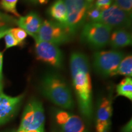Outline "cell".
<instances>
[{"mask_svg": "<svg viewBox=\"0 0 132 132\" xmlns=\"http://www.w3.org/2000/svg\"><path fill=\"white\" fill-rule=\"evenodd\" d=\"M113 3V0H96L94 6L100 11H104L110 7Z\"/></svg>", "mask_w": 132, "mask_h": 132, "instance_id": "cell-24", "label": "cell"}, {"mask_svg": "<svg viewBox=\"0 0 132 132\" xmlns=\"http://www.w3.org/2000/svg\"><path fill=\"white\" fill-rule=\"evenodd\" d=\"M61 127L64 132H87L81 119L71 114L67 122Z\"/></svg>", "mask_w": 132, "mask_h": 132, "instance_id": "cell-15", "label": "cell"}, {"mask_svg": "<svg viewBox=\"0 0 132 132\" xmlns=\"http://www.w3.org/2000/svg\"><path fill=\"white\" fill-rule=\"evenodd\" d=\"M118 95H120L132 100V80L131 77H126L116 87Z\"/></svg>", "mask_w": 132, "mask_h": 132, "instance_id": "cell-16", "label": "cell"}, {"mask_svg": "<svg viewBox=\"0 0 132 132\" xmlns=\"http://www.w3.org/2000/svg\"><path fill=\"white\" fill-rule=\"evenodd\" d=\"M124 53L117 50L95 52L93 56V67L95 72L103 77L116 75L117 70Z\"/></svg>", "mask_w": 132, "mask_h": 132, "instance_id": "cell-4", "label": "cell"}, {"mask_svg": "<svg viewBox=\"0 0 132 132\" xmlns=\"http://www.w3.org/2000/svg\"><path fill=\"white\" fill-rule=\"evenodd\" d=\"M71 35L64 26L54 21L42 22L35 40L45 41L56 45L66 44L70 40Z\"/></svg>", "mask_w": 132, "mask_h": 132, "instance_id": "cell-6", "label": "cell"}, {"mask_svg": "<svg viewBox=\"0 0 132 132\" xmlns=\"http://www.w3.org/2000/svg\"><path fill=\"white\" fill-rule=\"evenodd\" d=\"M113 114L111 95L102 97L98 100L97 107V132H109L111 127V118Z\"/></svg>", "mask_w": 132, "mask_h": 132, "instance_id": "cell-10", "label": "cell"}, {"mask_svg": "<svg viewBox=\"0 0 132 132\" xmlns=\"http://www.w3.org/2000/svg\"><path fill=\"white\" fill-rule=\"evenodd\" d=\"M4 37L5 40V44H6V49L10 48L15 47V46L19 45V42L16 41V39L14 37V36L12 35V34L10 31Z\"/></svg>", "mask_w": 132, "mask_h": 132, "instance_id": "cell-23", "label": "cell"}, {"mask_svg": "<svg viewBox=\"0 0 132 132\" xmlns=\"http://www.w3.org/2000/svg\"><path fill=\"white\" fill-rule=\"evenodd\" d=\"M70 114L67 113V112L61 111V110H58L56 113V120L57 123L59 125L62 126L64 125L70 116Z\"/></svg>", "mask_w": 132, "mask_h": 132, "instance_id": "cell-22", "label": "cell"}, {"mask_svg": "<svg viewBox=\"0 0 132 132\" xmlns=\"http://www.w3.org/2000/svg\"><path fill=\"white\" fill-rule=\"evenodd\" d=\"M2 89H3V85L2 82H1V79H0V94L2 92Z\"/></svg>", "mask_w": 132, "mask_h": 132, "instance_id": "cell-32", "label": "cell"}, {"mask_svg": "<svg viewBox=\"0 0 132 132\" xmlns=\"http://www.w3.org/2000/svg\"><path fill=\"white\" fill-rule=\"evenodd\" d=\"M26 132H44V127H42L36 130H28V131H26Z\"/></svg>", "mask_w": 132, "mask_h": 132, "instance_id": "cell-29", "label": "cell"}, {"mask_svg": "<svg viewBox=\"0 0 132 132\" xmlns=\"http://www.w3.org/2000/svg\"><path fill=\"white\" fill-rule=\"evenodd\" d=\"M0 21L3 23H15V19L11 16L0 12Z\"/></svg>", "mask_w": 132, "mask_h": 132, "instance_id": "cell-25", "label": "cell"}, {"mask_svg": "<svg viewBox=\"0 0 132 132\" xmlns=\"http://www.w3.org/2000/svg\"><path fill=\"white\" fill-rule=\"evenodd\" d=\"M45 114L42 103L37 99H31L24 108L19 129L24 131L36 130L44 127Z\"/></svg>", "mask_w": 132, "mask_h": 132, "instance_id": "cell-7", "label": "cell"}, {"mask_svg": "<svg viewBox=\"0 0 132 132\" xmlns=\"http://www.w3.org/2000/svg\"><path fill=\"white\" fill-rule=\"evenodd\" d=\"M86 1V2L88 3V4H92V3L94 2V0H85Z\"/></svg>", "mask_w": 132, "mask_h": 132, "instance_id": "cell-33", "label": "cell"}, {"mask_svg": "<svg viewBox=\"0 0 132 132\" xmlns=\"http://www.w3.org/2000/svg\"><path fill=\"white\" fill-rule=\"evenodd\" d=\"M123 75L127 77H131L132 76V56L128 55L123 57L120 61L117 70L116 75Z\"/></svg>", "mask_w": 132, "mask_h": 132, "instance_id": "cell-17", "label": "cell"}, {"mask_svg": "<svg viewBox=\"0 0 132 132\" xmlns=\"http://www.w3.org/2000/svg\"><path fill=\"white\" fill-rule=\"evenodd\" d=\"M48 12L56 22L61 24L67 29V12L63 0H56L50 6Z\"/></svg>", "mask_w": 132, "mask_h": 132, "instance_id": "cell-14", "label": "cell"}, {"mask_svg": "<svg viewBox=\"0 0 132 132\" xmlns=\"http://www.w3.org/2000/svg\"><path fill=\"white\" fill-rule=\"evenodd\" d=\"M10 32L12 34L15 39L19 42V45H22L24 42V40L27 37L28 34L25 31L20 28H11Z\"/></svg>", "mask_w": 132, "mask_h": 132, "instance_id": "cell-21", "label": "cell"}, {"mask_svg": "<svg viewBox=\"0 0 132 132\" xmlns=\"http://www.w3.org/2000/svg\"><path fill=\"white\" fill-rule=\"evenodd\" d=\"M70 67L79 109L85 119L89 120L92 118L93 106L89 59L82 53L73 52L70 55Z\"/></svg>", "mask_w": 132, "mask_h": 132, "instance_id": "cell-1", "label": "cell"}, {"mask_svg": "<svg viewBox=\"0 0 132 132\" xmlns=\"http://www.w3.org/2000/svg\"><path fill=\"white\" fill-rule=\"evenodd\" d=\"M113 3L131 17L132 0H113Z\"/></svg>", "mask_w": 132, "mask_h": 132, "instance_id": "cell-20", "label": "cell"}, {"mask_svg": "<svg viewBox=\"0 0 132 132\" xmlns=\"http://www.w3.org/2000/svg\"><path fill=\"white\" fill-rule=\"evenodd\" d=\"M122 132H131V120L123 127L122 129Z\"/></svg>", "mask_w": 132, "mask_h": 132, "instance_id": "cell-27", "label": "cell"}, {"mask_svg": "<svg viewBox=\"0 0 132 132\" xmlns=\"http://www.w3.org/2000/svg\"><path fill=\"white\" fill-rule=\"evenodd\" d=\"M102 11L91 4L86 13V21L87 22H98Z\"/></svg>", "mask_w": 132, "mask_h": 132, "instance_id": "cell-19", "label": "cell"}, {"mask_svg": "<svg viewBox=\"0 0 132 132\" xmlns=\"http://www.w3.org/2000/svg\"><path fill=\"white\" fill-rule=\"evenodd\" d=\"M27 1H29V2L32 3V4H37V3H38L37 0H27Z\"/></svg>", "mask_w": 132, "mask_h": 132, "instance_id": "cell-31", "label": "cell"}, {"mask_svg": "<svg viewBox=\"0 0 132 132\" xmlns=\"http://www.w3.org/2000/svg\"><path fill=\"white\" fill-rule=\"evenodd\" d=\"M112 29L98 22H87L82 26L80 39L94 49H100L108 44Z\"/></svg>", "mask_w": 132, "mask_h": 132, "instance_id": "cell-3", "label": "cell"}, {"mask_svg": "<svg viewBox=\"0 0 132 132\" xmlns=\"http://www.w3.org/2000/svg\"><path fill=\"white\" fill-rule=\"evenodd\" d=\"M38 3H40L41 4H47L48 3V0H37Z\"/></svg>", "mask_w": 132, "mask_h": 132, "instance_id": "cell-30", "label": "cell"}, {"mask_svg": "<svg viewBox=\"0 0 132 132\" xmlns=\"http://www.w3.org/2000/svg\"><path fill=\"white\" fill-rule=\"evenodd\" d=\"M24 95L11 97L1 92L0 94V125L11 120L17 111Z\"/></svg>", "mask_w": 132, "mask_h": 132, "instance_id": "cell-11", "label": "cell"}, {"mask_svg": "<svg viewBox=\"0 0 132 132\" xmlns=\"http://www.w3.org/2000/svg\"><path fill=\"white\" fill-rule=\"evenodd\" d=\"M98 22L112 29H127L131 27V17L113 4L107 9L102 11Z\"/></svg>", "mask_w": 132, "mask_h": 132, "instance_id": "cell-8", "label": "cell"}, {"mask_svg": "<svg viewBox=\"0 0 132 132\" xmlns=\"http://www.w3.org/2000/svg\"><path fill=\"white\" fill-rule=\"evenodd\" d=\"M131 33L127 29H118L111 32L108 43L113 48L116 49L131 45Z\"/></svg>", "mask_w": 132, "mask_h": 132, "instance_id": "cell-13", "label": "cell"}, {"mask_svg": "<svg viewBox=\"0 0 132 132\" xmlns=\"http://www.w3.org/2000/svg\"><path fill=\"white\" fill-rule=\"evenodd\" d=\"M16 132H26V131H24V130H22V129H19Z\"/></svg>", "mask_w": 132, "mask_h": 132, "instance_id": "cell-34", "label": "cell"}, {"mask_svg": "<svg viewBox=\"0 0 132 132\" xmlns=\"http://www.w3.org/2000/svg\"><path fill=\"white\" fill-rule=\"evenodd\" d=\"M40 88L42 94L55 105L65 109L73 108L70 89L61 76L54 73H47L43 77Z\"/></svg>", "mask_w": 132, "mask_h": 132, "instance_id": "cell-2", "label": "cell"}, {"mask_svg": "<svg viewBox=\"0 0 132 132\" xmlns=\"http://www.w3.org/2000/svg\"><path fill=\"white\" fill-rule=\"evenodd\" d=\"M19 0H0V7L6 12L14 15L16 17L20 15L16 11V4Z\"/></svg>", "mask_w": 132, "mask_h": 132, "instance_id": "cell-18", "label": "cell"}, {"mask_svg": "<svg viewBox=\"0 0 132 132\" xmlns=\"http://www.w3.org/2000/svg\"><path fill=\"white\" fill-rule=\"evenodd\" d=\"M42 20L37 13L31 12L25 16H20L15 20V23L28 34L35 38L42 24Z\"/></svg>", "mask_w": 132, "mask_h": 132, "instance_id": "cell-12", "label": "cell"}, {"mask_svg": "<svg viewBox=\"0 0 132 132\" xmlns=\"http://www.w3.org/2000/svg\"><path fill=\"white\" fill-rule=\"evenodd\" d=\"M36 58L55 68H61L63 54L58 46L45 41L35 40Z\"/></svg>", "mask_w": 132, "mask_h": 132, "instance_id": "cell-9", "label": "cell"}, {"mask_svg": "<svg viewBox=\"0 0 132 132\" xmlns=\"http://www.w3.org/2000/svg\"><path fill=\"white\" fill-rule=\"evenodd\" d=\"M11 28L9 26L3 24H0V39L4 37L10 31Z\"/></svg>", "mask_w": 132, "mask_h": 132, "instance_id": "cell-26", "label": "cell"}, {"mask_svg": "<svg viewBox=\"0 0 132 132\" xmlns=\"http://www.w3.org/2000/svg\"><path fill=\"white\" fill-rule=\"evenodd\" d=\"M3 54L0 53V79L2 78V70H3Z\"/></svg>", "mask_w": 132, "mask_h": 132, "instance_id": "cell-28", "label": "cell"}, {"mask_svg": "<svg viewBox=\"0 0 132 132\" xmlns=\"http://www.w3.org/2000/svg\"><path fill=\"white\" fill-rule=\"evenodd\" d=\"M11 132H14V131H11Z\"/></svg>", "mask_w": 132, "mask_h": 132, "instance_id": "cell-35", "label": "cell"}, {"mask_svg": "<svg viewBox=\"0 0 132 132\" xmlns=\"http://www.w3.org/2000/svg\"><path fill=\"white\" fill-rule=\"evenodd\" d=\"M67 12V30L75 35L86 23V13L90 5L85 0H63Z\"/></svg>", "mask_w": 132, "mask_h": 132, "instance_id": "cell-5", "label": "cell"}]
</instances>
